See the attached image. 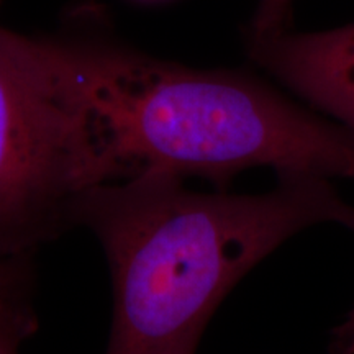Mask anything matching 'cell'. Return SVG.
Wrapping results in <instances>:
<instances>
[{"label": "cell", "instance_id": "obj_1", "mask_svg": "<svg viewBox=\"0 0 354 354\" xmlns=\"http://www.w3.org/2000/svg\"><path fill=\"white\" fill-rule=\"evenodd\" d=\"M354 230V207L330 179L281 176L271 192H196L148 172L97 185L77 225L109 261L113 315L105 354H197L220 307L256 264L305 228Z\"/></svg>", "mask_w": 354, "mask_h": 354}, {"label": "cell", "instance_id": "obj_2", "mask_svg": "<svg viewBox=\"0 0 354 354\" xmlns=\"http://www.w3.org/2000/svg\"><path fill=\"white\" fill-rule=\"evenodd\" d=\"M73 46L118 180L159 172L225 190L243 171L354 180V135L241 71L194 69L117 46Z\"/></svg>", "mask_w": 354, "mask_h": 354}, {"label": "cell", "instance_id": "obj_3", "mask_svg": "<svg viewBox=\"0 0 354 354\" xmlns=\"http://www.w3.org/2000/svg\"><path fill=\"white\" fill-rule=\"evenodd\" d=\"M118 180L73 46L0 28V258L32 256Z\"/></svg>", "mask_w": 354, "mask_h": 354}, {"label": "cell", "instance_id": "obj_4", "mask_svg": "<svg viewBox=\"0 0 354 354\" xmlns=\"http://www.w3.org/2000/svg\"><path fill=\"white\" fill-rule=\"evenodd\" d=\"M251 59L354 135V24L250 37Z\"/></svg>", "mask_w": 354, "mask_h": 354}, {"label": "cell", "instance_id": "obj_5", "mask_svg": "<svg viewBox=\"0 0 354 354\" xmlns=\"http://www.w3.org/2000/svg\"><path fill=\"white\" fill-rule=\"evenodd\" d=\"M37 328L30 286L0 295V354H20L21 344Z\"/></svg>", "mask_w": 354, "mask_h": 354}, {"label": "cell", "instance_id": "obj_6", "mask_svg": "<svg viewBox=\"0 0 354 354\" xmlns=\"http://www.w3.org/2000/svg\"><path fill=\"white\" fill-rule=\"evenodd\" d=\"M294 0H259L250 37L286 30V20Z\"/></svg>", "mask_w": 354, "mask_h": 354}, {"label": "cell", "instance_id": "obj_7", "mask_svg": "<svg viewBox=\"0 0 354 354\" xmlns=\"http://www.w3.org/2000/svg\"><path fill=\"white\" fill-rule=\"evenodd\" d=\"M32 286V259L30 256L0 258V295Z\"/></svg>", "mask_w": 354, "mask_h": 354}, {"label": "cell", "instance_id": "obj_8", "mask_svg": "<svg viewBox=\"0 0 354 354\" xmlns=\"http://www.w3.org/2000/svg\"><path fill=\"white\" fill-rule=\"evenodd\" d=\"M328 351L330 354H354V308L331 331Z\"/></svg>", "mask_w": 354, "mask_h": 354}]
</instances>
